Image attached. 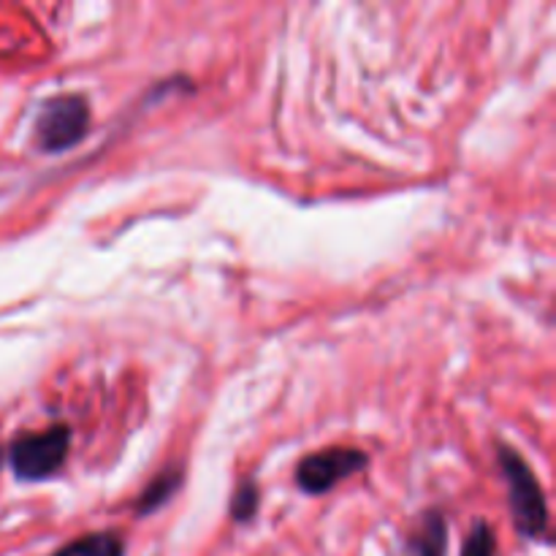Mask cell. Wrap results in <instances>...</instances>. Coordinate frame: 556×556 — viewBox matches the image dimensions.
<instances>
[{"instance_id":"cell-1","label":"cell","mask_w":556,"mask_h":556,"mask_svg":"<svg viewBox=\"0 0 556 556\" xmlns=\"http://www.w3.org/2000/svg\"><path fill=\"white\" fill-rule=\"evenodd\" d=\"M497 451L500 467H503L505 483H508V503L516 530L532 541L548 538V503L541 481L532 467L521 459L519 451L508 448V445H500Z\"/></svg>"},{"instance_id":"cell-2","label":"cell","mask_w":556,"mask_h":556,"mask_svg":"<svg viewBox=\"0 0 556 556\" xmlns=\"http://www.w3.org/2000/svg\"><path fill=\"white\" fill-rule=\"evenodd\" d=\"M90 130V103L79 92L49 98L36 117V147L41 152H65Z\"/></svg>"},{"instance_id":"cell-3","label":"cell","mask_w":556,"mask_h":556,"mask_svg":"<svg viewBox=\"0 0 556 556\" xmlns=\"http://www.w3.org/2000/svg\"><path fill=\"white\" fill-rule=\"evenodd\" d=\"M71 448L68 424H52L41 432L16 438L9 445V465L20 481H47L63 467Z\"/></svg>"},{"instance_id":"cell-4","label":"cell","mask_w":556,"mask_h":556,"mask_svg":"<svg viewBox=\"0 0 556 556\" xmlns=\"http://www.w3.org/2000/svg\"><path fill=\"white\" fill-rule=\"evenodd\" d=\"M369 456L358 448H324L307 454L296 467V486L304 494H326L351 478L353 472L364 470Z\"/></svg>"},{"instance_id":"cell-5","label":"cell","mask_w":556,"mask_h":556,"mask_svg":"<svg viewBox=\"0 0 556 556\" xmlns=\"http://www.w3.org/2000/svg\"><path fill=\"white\" fill-rule=\"evenodd\" d=\"M448 552V521L440 510H427L416 530L407 535L405 556H445Z\"/></svg>"},{"instance_id":"cell-6","label":"cell","mask_w":556,"mask_h":556,"mask_svg":"<svg viewBox=\"0 0 556 556\" xmlns=\"http://www.w3.org/2000/svg\"><path fill=\"white\" fill-rule=\"evenodd\" d=\"M52 556H125V543L117 532H87L58 548Z\"/></svg>"},{"instance_id":"cell-7","label":"cell","mask_w":556,"mask_h":556,"mask_svg":"<svg viewBox=\"0 0 556 556\" xmlns=\"http://www.w3.org/2000/svg\"><path fill=\"white\" fill-rule=\"evenodd\" d=\"M179 486H182V467H172V470L161 472V476L141 492V497L136 500V514H155L161 505L168 503V497H172Z\"/></svg>"},{"instance_id":"cell-8","label":"cell","mask_w":556,"mask_h":556,"mask_svg":"<svg viewBox=\"0 0 556 556\" xmlns=\"http://www.w3.org/2000/svg\"><path fill=\"white\" fill-rule=\"evenodd\" d=\"M258 505H261V492L255 478H244L237 489H233L231 505H228V514L237 525H250V521L258 516Z\"/></svg>"},{"instance_id":"cell-9","label":"cell","mask_w":556,"mask_h":556,"mask_svg":"<svg viewBox=\"0 0 556 556\" xmlns=\"http://www.w3.org/2000/svg\"><path fill=\"white\" fill-rule=\"evenodd\" d=\"M462 556H497V538L483 519H478L467 532L465 543H462Z\"/></svg>"}]
</instances>
